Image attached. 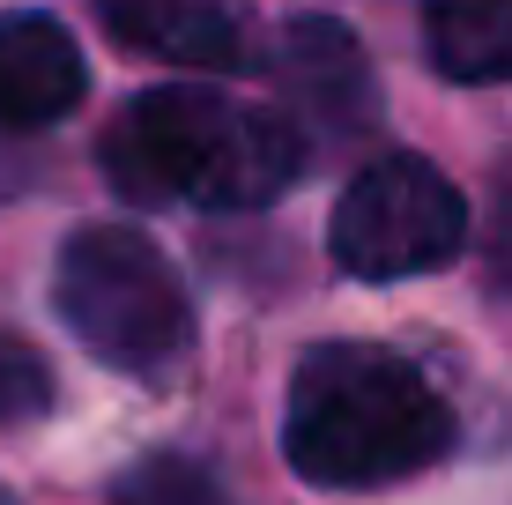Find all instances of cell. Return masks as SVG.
Returning <instances> with one entry per match:
<instances>
[{"mask_svg": "<svg viewBox=\"0 0 512 505\" xmlns=\"http://www.w3.org/2000/svg\"><path fill=\"white\" fill-rule=\"evenodd\" d=\"M453 454V409L386 342H320L282 394V461L320 491H379Z\"/></svg>", "mask_w": 512, "mask_h": 505, "instance_id": "6da1fadb", "label": "cell"}, {"mask_svg": "<svg viewBox=\"0 0 512 505\" xmlns=\"http://www.w3.org/2000/svg\"><path fill=\"white\" fill-rule=\"evenodd\" d=\"M305 134L282 112L216 97L201 82L141 90L104 127V179L134 208L201 201V208H268L290 194Z\"/></svg>", "mask_w": 512, "mask_h": 505, "instance_id": "7a4b0ae2", "label": "cell"}, {"mask_svg": "<svg viewBox=\"0 0 512 505\" xmlns=\"http://www.w3.org/2000/svg\"><path fill=\"white\" fill-rule=\"evenodd\" d=\"M52 305L67 335L112 372H171L193 350V298L171 268V253L134 223H90L60 246Z\"/></svg>", "mask_w": 512, "mask_h": 505, "instance_id": "3957f363", "label": "cell"}, {"mask_svg": "<svg viewBox=\"0 0 512 505\" xmlns=\"http://www.w3.org/2000/svg\"><path fill=\"white\" fill-rule=\"evenodd\" d=\"M468 246V201L423 156H372L342 186L327 223V253L357 283H409V275L446 268Z\"/></svg>", "mask_w": 512, "mask_h": 505, "instance_id": "277c9868", "label": "cell"}, {"mask_svg": "<svg viewBox=\"0 0 512 505\" xmlns=\"http://www.w3.org/2000/svg\"><path fill=\"white\" fill-rule=\"evenodd\" d=\"M90 97V60L67 38L60 15L38 8H0V127L30 134L67 119Z\"/></svg>", "mask_w": 512, "mask_h": 505, "instance_id": "5b68a950", "label": "cell"}, {"mask_svg": "<svg viewBox=\"0 0 512 505\" xmlns=\"http://www.w3.org/2000/svg\"><path fill=\"white\" fill-rule=\"evenodd\" d=\"M104 30L127 52L171 67H201V75H231L253 60L245 45V0H97Z\"/></svg>", "mask_w": 512, "mask_h": 505, "instance_id": "8992f818", "label": "cell"}, {"mask_svg": "<svg viewBox=\"0 0 512 505\" xmlns=\"http://www.w3.org/2000/svg\"><path fill=\"white\" fill-rule=\"evenodd\" d=\"M275 75H282V90H290L297 112L327 119V127H364V119H372V75H364V60H357V45H349L342 23L297 15V23L282 30Z\"/></svg>", "mask_w": 512, "mask_h": 505, "instance_id": "52a82bcc", "label": "cell"}, {"mask_svg": "<svg viewBox=\"0 0 512 505\" xmlns=\"http://www.w3.org/2000/svg\"><path fill=\"white\" fill-rule=\"evenodd\" d=\"M423 45L446 82H512V0H423Z\"/></svg>", "mask_w": 512, "mask_h": 505, "instance_id": "ba28073f", "label": "cell"}, {"mask_svg": "<svg viewBox=\"0 0 512 505\" xmlns=\"http://www.w3.org/2000/svg\"><path fill=\"white\" fill-rule=\"evenodd\" d=\"M112 505H231V491L193 454H149L112 483Z\"/></svg>", "mask_w": 512, "mask_h": 505, "instance_id": "9c48e42d", "label": "cell"}, {"mask_svg": "<svg viewBox=\"0 0 512 505\" xmlns=\"http://www.w3.org/2000/svg\"><path fill=\"white\" fill-rule=\"evenodd\" d=\"M52 409V364L23 335H0V431Z\"/></svg>", "mask_w": 512, "mask_h": 505, "instance_id": "30bf717a", "label": "cell"}, {"mask_svg": "<svg viewBox=\"0 0 512 505\" xmlns=\"http://www.w3.org/2000/svg\"><path fill=\"white\" fill-rule=\"evenodd\" d=\"M498 268L512 275V201H505V223H498Z\"/></svg>", "mask_w": 512, "mask_h": 505, "instance_id": "8fae6325", "label": "cell"}, {"mask_svg": "<svg viewBox=\"0 0 512 505\" xmlns=\"http://www.w3.org/2000/svg\"><path fill=\"white\" fill-rule=\"evenodd\" d=\"M0 505H15V498H8V491H0Z\"/></svg>", "mask_w": 512, "mask_h": 505, "instance_id": "7c38bea8", "label": "cell"}]
</instances>
